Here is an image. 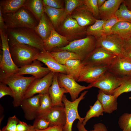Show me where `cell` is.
I'll return each mask as SVG.
<instances>
[{
  "instance_id": "1",
  "label": "cell",
  "mask_w": 131,
  "mask_h": 131,
  "mask_svg": "<svg viewBox=\"0 0 131 131\" xmlns=\"http://www.w3.org/2000/svg\"><path fill=\"white\" fill-rule=\"evenodd\" d=\"M36 79L33 76L25 77L16 74L7 75L0 71V82L8 85L12 90L14 107L20 106L28 87Z\"/></svg>"
},
{
  "instance_id": "2",
  "label": "cell",
  "mask_w": 131,
  "mask_h": 131,
  "mask_svg": "<svg viewBox=\"0 0 131 131\" xmlns=\"http://www.w3.org/2000/svg\"><path fill=\"white\" fill-rule=\"evenodd\" d=\"M6 32L9 45L20 43L32 46L40 51L44 49L43 41L33 29L27 27L8 29Z\"/></svg>"
},
{
  "instance_id": "3",
  "label": "cell",
  "mask_w": 131,
  "mask_h": 131,
  "mask_svg": "<svg viewBox=\"0 0 131 131\" xmlns=\"http://www.w3.org/2000/svg\"><path fill=\"white\" fill-rule=\"evenodd\" d=\"M2 16L6 30L27 27L35 30L38 23L32 15L23 7L15 13L2 14Z\"/></svg>"
},
{
  "instance_id": "4",
  "label": "cell",
  "mask_w": 131,
  "mask_h": 131,
  "mask_svg": "<svg viewBox=\"0 0 131 131\" xmlns=\"http://www.w3.org/2000/svg\"><path fill=\"white\" fill-rule=\"evenodd\" d=\"M9 47L13 60L19 68L31 64L40 52L33 47L20 43L10 45Z\"/></svg>"
},
{
  "instance_id": "5",
  "label": "cell",
  "mask_w": 131,
  "mask_h": 131,
  "mask_svg": "<svg viewBox=\"0 0 131 131\" xmlns=\"http://www.w3.org/2000/svg\"><path fill=\"white\" fill-rule=\"evenodd\" d=\"M96 39L94 37L87 35L83 38L70 42L66 46L55 49L52 51L67 50L72 52L79 55L82 61L96 48Z\"/></svg>"
},
{
  "instance_id": "6",
  "label": "cell",
  "mask_w": 131,
  "mask_h": 131,
  "mask_svg": "<svg viewBox=\"0 0 131 131\" xmlns=\"http://www.w3.org/2000/svg\"><path fill=\"white\" fill-rule=\"evenodd\" d=\"M87 27L80 26L69 15L60 23L56 30L70 42L85 37Z\"/></svg>"
},
{
  "instance_id": "7",
  "label": "cell",
  "mask_w": 131,
  "mask_h": 131,
  "mask_svg": "<svg viewBox=\"0 0 131 131\" xmlns=\"http://www.w3.org/2000/svg\"><path fill=\"white\" fill-rule=\"evenodd\" d=\"M0 35L2 50L0 55V71L7 75L16 74L19 68L14 64L11 57L6 31L0 30Z\"/></svg>"
},
{
  "instance_id": "8",
  "label": "cell",
  "mask_w": 131,
  "mask_h": 131,
  "mask_svg": "<svg viewBox=\"0 0 131 131\" xmlns=\"http://www.w3.org/2000/svg\"><path fill=\"white\" fill-rule=\"evenodd\" d=\"M87 91L82 93L80 96L73 101H70L67 98L64 94L62 97V102L64 104L66 113V122L64 126L63 131H72L73 124L76 119H78L82 123L84 118L81 117L78 112V108L80 101L84 98V96Z\"/></svg>"
},
{
  "instance_id": "9",
  "label": "cell",
  "mask_w": 131,
  "mask_h": 131,
  "mask_svg": "<svg viewBox=\"0 0 131 131\" xmlns=\"http://www.w3.org/2000/svg\"><path fill=\"white\" fill-rule=\"evenodd\" d=\"M124 43L123 39L117 35L112 34L97 38L96 47L103 49L118 56L125 57L126 51L123 48Z\"/></svg>"
},
{
  "instance_id": "10",
  "label": "cell",
  "mask_w": 131,
  "mask_h": 131,
  "mask_svg": "<svg viewBox=\"0 0 131 131\" xmlns=\"http://www.w3.org/2000/svg\"><path fill=\"white\" fill-rule=\"evenodd\" d=\"M118 56L117 55L103 49L96 47L82 61V62L84 66H110L115 62Z\"/></svg>"
},
{
  "instance_id": "11",
  "label": "cell",
  "mask_w": 131,
  "mask_h": 131,
  "mask_svg": "<svg viewBox=\"0 0 131 131\" xmlns=\"http://www.w3.org/2000/svg\"><path fill=\"white\" fill-rule=\"evenodd\" d=\"M124 77H116L107 71L99 79L90 84L88 86L91 88H97L106 94L113 95L114 91L121 85Z\"/></svg>"
},
{
  "instance_id": "12",
  "label": "cell",
  "mask_w": 131,
  "mask_h": 131,
  "mask_svg": "<svg viewBox=\"0 0 131 131\" xmlns=\"http://www.w3.org/2000/svg\"><path fill=\"white\" fill-rule=\"evenodd\" d=\"M55 73L50 71L42 78L36 79L31 83L27 90L23 99L32 97L34 94L48 93Z\"/></svg>"
},
{
  "instance_id": "13",
  "label": "cell",
  "mask_w": 131,
  "mask_h": 131,
  "mask_svg": "<svg viewBox=\"0 0 131 131\" xmlns=\"http://www.w3.org/2000/svg\"><path fill=\"white\" fill-rule=\"evenodd\" d=\"M57 80L60 87L65 89L69 93L72 101L78 98L81 91L91 88L80 85L71 77L64 74L58 73Z\"/></svg>"
},
{
  "instance_id": "14",
  "label": "cell",
  "mask_w": 131,
  "mask_h": 131,
  "mask_svg": "<svg viewBox=\"0 0 131 131\" xmlns=\"http://www.w3.org/2000/svg\"><path fill=\"white\" fill-rule=\"evenodd\" d=\"M110 66L101 65L92 66H84L80 73L78 82H85L90 83L95 81L109 69Z\"/></svg>"
},
{
  "instance_id": "15",
  "label": "cell",
  "mask_w": 131,
  "mask_h": 131,
  "mask_svg": "<svg viewBox=\"0 0 131 131\" xmlns=\"http://www.w3.org/2000/svg\"><path fill=\"white\" fill-rule=\"evenodd\" d=\"M108 71L118 77L131 76V61L125 57L118 56Z\"/></svg>"
},
{
  "instance_id": "16",
  "label": "cell",
  "mask_w": 131,
  "mask_h": 131,
  "mask_svg": "<svg viewBox=\"0 0 131 131\" xmlns=\"http://www.w3.org/2000/svg\"><path fill=\"white\" fill-rule=\"evenodd\" d=\"M41 95L38 94L22 101L20 106L24 112V117L27 120H33L37 116Z\"/></svg>"
},
{
  "instance_id": "17",
  "label": "cell",
  "mask_w": 131,
  "mask_h": 131,
  "mask_svg": "<svg viewBox=\"0 0 131 131\" xmlns=\"http://www.w3.org/2000/svg\"><path fill=\"white\" fill-rule=\"evenodd\" d=\"M69 16L83 27L93 25L97 19L83 4L76 8Z\"/></svg>"
},
{
  "instance_id": "18",
  "label": "cell",
  "mask_w": 131,
  "mask_h": 131,
  "mask_svg": "<svg viewBox=\"0 0 131 131\" xmlns=\"http://www.w3.org/2000/svg\"><path fill=\"white\" fill-rule=\"evenodd\" d=\"M40 61L35 60L31 64L19 68L18 72L16 74L20 75L30 74L36 79L41 78L50 72L48 67H43Z\"/></svg>"
},
{
  "instance_id": "19",
  "label": "cell",
  "mask_w": 131,
  "mask_h": 131,
  "mask_svg": "<svg viewBox=\"0 0 131 131\" xmlns=\"http://www.w3.org/2000/svg\"><path fill=\"white\" fill-rule=\"evenodd\" d=\"M49 122V126L59 125H64L66 122L65 106H54L47 113L41 116Z\"/></svg>"
},
{
  "instance_id": "20",
  "label": "cell",
  "mask_w": 131,
  "mask_h": 131,
  "mask_svg": "<svg viewBox=\"0 0 131 131\" xmlns=\"http://www.w3.org/2000/svg\"><path fill=\"white\" fill-rule=\"evenodd\" d=\"M37 59L45 64L50 71L66 74L65 65L59 63L49 52L44 49L40 52Z\"/></svg>"
},
{
  "instance_id": "21",
  "label": "cell",
  "mask_w": 131,
  "mask_h": 131,
  "mask_svg": "<svg viewBox=\"0 0 131 131\" xmlns=\"http://www.w3.org/2000/svg\"><path fill=\"white\" fill-rule=\"evenodd\" d=\"M58 73L55 74L52 84L50 87L48 93L51 100L53 106H64L62 98L65 93H68L64 88L59 85L57 80Z\"/></svg>"
},
{
  "instance_id": "22",
  "label": "cell",
  "mask_w": 131,
  "mask_h": 131,
  "mask_svg": "<svg viewBox=\"0 0 131 131\" xmlns=\"http://www.w3.org/2000/svg\"><path fill=\"white\" fill-rule=\"evenodd\" d=\"M43 42L44 50L50 52L55 49L66 46L70 42L66 37L59 34L53 28L49 36Z\"/></svg>"
},
{
  "instance_id": "23",
  "label": "cell",
  "mask_w": 131,
  "mask_h": 131,
  "mask_svg": "<svg viewBox=\"0 0 131 131\" xmlns=\"http://www.w3.org/2000/svg\"><path fill=\"white\" fill-rule=\"evenodd\" d=\"M124 0H106L103 5L99 8L100 19L107 20L115 16V14Z\"/></svg>"
},
{
  "instance_id": "24",
  "label": "cell",
  "mask_w": 131,
  "mask_h": 131,
  "mask_svg": "<svg viewBox=\"0 0 131 131\" xmlns=\"http://www.w3.org/2000/svg\"><path fill=\"white\" fill-rule=\"evenodd\" d=\"M97 97L102 106L104 113L110 114L117 109V98L113 95L106 94L99 90Z\"/></svg>"
},
{
  "instance_id": "25",
  "label": "cell",
  "mask_w": 131,
  "mask_h": 131,
  "mask_svg": "<svg viewBox=\"0 0 131 131\" xmlns=\"http://www.w3.org/2000/svg\"><path fill=\"white\" fill-rule=\"evenodd\" d=\"M53 28L51 22L44 12L35 30L44 41L49 36Z\"/></svg>"
},
{
  "instance_id": "26",
  "label": "cell",
  "mask_w": 131,
  "mask_h": 131,
  "mask_svg": "<svg viewBox=\"0 0 131 131\" xmlns=\"http://www.w3.org/2000/svg\"><path fill=\"white\" fill-rule=\"evenodd\" d=\"M23 7L27 9L39 22L44 12L41 0H25Z\"/></svg>"
},
{
  "instance_id": "27",
  "label": "cell",
  "mask_w": 131,
  "mask_h": 131,
  "mask_svg": "<svg viewBox=\"0 0 131 131\" xmlns=\"http://www.w3.org/2000/svg\"><path fill=\"white\" fill-rule=\"evenodd\" d=\"M25 0H2L0 1V10L2 14L15 13L23 7Z\"/></svg>"
},
{
  "instance_id": "28",
  "label": "cell",
  "mask_w": 131,
  "mask_h": 131,
  "mask_svg": "<svg viewBox=\"0 0 131 131\" xmlns=\"http://www.w3.org/2000/svg\"><path fill=\"white\" fill-rule=\"evenodd\" d=\"M66 74L77 81L84 66L80 59H73L67 61L65 65Z\"/></svg>"
},
{
  "instance_id": "29",
  "label": "cell",
  "mask_w": 131,
  "mask_h": 131,
  "mask_svg": "<svg viewBox=\"0 0 131 131\" xmlns=\"http://www.w3.org/2000/svg\"><path fill=\"white\" fill-rule=\"evenodd\" d=\"M44 5V12L48 16L56 30L60 24L65 8H56Z\"/></svg>"
},
{
  "instance_id": "30",
  "label": "cell",
  "mask_w": 131,
  "mask_h": 131,
  "mask_svg": "<svg viewBox=\"0 0 131 131\" xmlns=\"http://www.w3.org/2000/svg\"><path fill=\"white\" fill-rule=\"evenodd\" d=\"M49 52L59 63L62 65H65L66 62L69 60L77 59L82 61L79 55L70 51L62 50Z\"/></svg>"
},
{
  "instance_id": "31",
  "label": "cell",
  "mask_w": 131,
  "mask_h": 131,
  "mask_svg": "<svg viewBox=\"0 0 131 131\" xmlns=\"http://www.w3.org/2000/svg\"><path fill=\"white\" fill-rule=\"evenodd\" d=\"M112 34L117 35L124 39L131 35V23L124 21H119L112 28Z\"/></svg>"
},
{
  "instance_id": "32",
  "label": "cell",
  "mask_w": 131,
  "mask_h": 131,
  "mask_svg": "<svg viewBox=\"0 0 131 131\" xmlns=\"http://www.w3.org/2000/svg\"><path fill=\"white\" fill-rule=\"evenodd\" d=\"M106 20L97 19L93 25L88 26L86 30V35L94 36L96 39L105 35L103 26Z\"/></svg>"
},
{
  "instance_id": "33",
  "label": "cell",
  "mask_w": 131,
  "mask_h": 131,
  "mask_svg": "<svg viewBox=\"0 0 131 131\" xmlns=\"http://www.w3.org/2000/svg\"><path fill=\"white\" fill-rule=\"evenodd\" d=\"M104 110L102 106L97 99L93 106H90L89 110L86 113L82 124L84 126L90 119L93 117H99L103 115Z\"/></svg>"
},
{
  "instance_id": "34",
  "label": "cell",
  "mask_w": 131,
  "mask_h": 131,
  "mask_svg": "<svg viewBox=\"0 0 131 131\" xmlns=\"http://www.w3.org/2000/svg\"><path fill=\"white\" fill-rule=\"evenodd\" d=\"M53 106L48 93L41 94L40 98V105L37 112V116L45 114L52 108Z\"/></svg>"
},
{
  "instance_id": "35",
  "label": "cell",
  "mask_w": 131,
  "mask_h": 131,
  "mask_svg": "<svg viewBox=\"0 0 131 131\" xmlns=\"http://www.w3.org/2000/svg\"><path fill=\"white\" fill-rule=\"evenodd\" d=\"M64 1L65 8L60 20V23L68 16L70 15L76 8L83 4V0H66Z\"/></svg>"
},
{
  "instance_id": "36",
  "label": "cell",
  "mask_w": 131,
  "mask_h": 131,
  "mask_svg": "<svg viewBox=\"0 0 131 131\" xmlns=\"http://www.w3.org/2000/svg\"><path fill=\"white\" fill-rule=\"evenodd\" d=\"M130 92H131V76H125L121 85L114 91L113 95L117 98L122 94Z\"/></svg>"
},
{
  "instance_id": "37",
  "label": "cell",
  "mask_w": 131,
  "mask_h": 131,
  "mask_svg": "<svg viewBox=\"0 0 131 131\" xmlns=\"http://www.w3.org/2000/svg\"><path fill=\"white\" fill-rule=\"evenodd\" d=\"M115 16L119 21L131 23V11L129 10L123 2L116 12Z\"/></svg>"
},
{
  "instance_id": "38",
  "label": "cell",
  "mask_w": 131,
  "mask_h": 131,
  "mask_svg": "<svg viewBox=\"0 0 131 131\" xmlns=\"http://www.w3.org/2000/svg\"><path fill=\"white\" fill-rule=\"evenodd\" d=\"M118 124L122 131H131V113L122 114L119 118Z\"/></svg>"
},
{
  "instance_id": "39",
  "label": "cell",
  "mask_w": 131,
  "mask_h": 131,
  "mask_svg": "<svg viewBox=\"0 0 131 131\" xmlns=\"http://www.w3.org/2000/svg\"><path fill=\"white\" fill-rule=\"evenodd\" d=\"M83 4L97 19H100L99 7L97 0H83Z\"/></svg>"
},
{
  "instance_id": "40",
  "label": "cell",
  "mask_w": 131,
  "mask_h": 131,
  "mask_svg": "<svg viewBox=\"0 0 131 131\" xmlns=\"http://www.w3.org/2000/svg\"><path fill=\"white\" fill-rule=\"evenodd\" d=\"M50 123L41 116H37L35 119L33 126L35 131L45 129L49 127Z\"/></svg>"
},
{
  "instance_id": "41",
  "label": "cell",
  "mask_w": 131,
  "mask_h": 131,
  "mask_svg": "<svg viewBox=\"0 0 131 131\" xmlns=\"http://www.w3.org/2000/svg\"><path fill=\"white\" fill-rule=\"evenodd\" d=\"M119 21L115 16L106 20L103 26V32L104 35H108L112 34V27Z\"/></svg>"
},
{
  "instance_id": "42",
  "label": "cell",
  "mask_w": 131,
  "mask_h": 131,
  "mask_svg": "<svg viewBox=\"0 0 131 131\" xmlns=\"http://www.w3.org/2000/svg\"><path fill=\"white\" fill-rule=\"evenodd\" d=\"M76 126L78 131H108L106 126L103 123H101L95 124L93 127V129L90 131L87 130L82 123L79 121L77 124Z\"/></svg>"
},
{
  "instance_id": "43",
  "label": "cell",
  "mask_w": 131,
  "mask_h": 131,
  "mask_svg": "<svg viewBox=\"0 0 131 131\" xmlns=\"http://www.w3.org/2000/svg\"><path fill=\"white\" fill-rule=\"evenodd\" d=\"M20 121L15 115L8 118L6 125L2 129L3 131H16L17 124Z\"/></svg>"
},
{
  "instance_id": "44",
  "label": "cell",
  "mask_w": 131,
  "mask_h": 131,
  "mask_svg": "<svg viewBox=\"0 0 131 131\" xmlns=\"http://www.w3.org/2000/svg\"><path fill=\"white\" fill-rule=\"evenodd\" d=\"M44 4L49 7L56 8H64L63 6V0H43Z\"/></svg>"
},
{
  "instance_id": "45",
  "label": "cell",
  "mask_w": 131,
  "mask_h": 131,
  "mask_svg": "<svg viewBox=\"0 0 131 131\" xmlns=\"http://www.w3.org/2000/svg\"><path fill=\"white\" fill-rule=\"evenodd\" d=\"M9 95L13 97V92L10 88L5 83L0 82V98L4 96Z\"/></svg>"
},
{
  "instance_id": "46",
  "label": "cell",
  "mask_w": 131,
  "mask_h": 131,
  "mask_svg": "<svg viewBox=\"0 0 131 131\" xmlns=\"http://www.w3.org/2000/svg\"><path fill=\"white\" fill-rule=\"evenodd\" d=\"M31 126L27 124L25 122L20 121L16 126V131H26Z\"/></svg>"
},
{
  "instance_id": "47",
  "label": "cell",
  "mask_w": 131,
  "mask_h": 131,
  "mask_svg": "<svg viewBox=\"0 0 131 131\" xmlns=\"http://www.w3.org/2000/svg\"><path fill=\"white\" fill-rule=\"evenodd\" d=\"M64 126L62 125H59L49 126L45 129L36 131H63Z\"/></svg>"
},
{
  "instance_id": "48",
  "label": "cell",
  "mask_w": 131,
  "mask_h": 131,
  "mask_svg": "<svg viewBox=\"0 0 131 131\" xmlns=\"http://www.w3.org/2000/svg\"><path fill=\"white\" fill-rule=\"evenodd\" d=\"M123 48L125 51H131V35L124 39Z\"/></svg>"
},
{
  "instance_id": "49",
  "label": "cell",
  "mask_w": 131,
  "mask_h": 131,
  "mask_svg": "<svg viewBox=\"0 0 131 131\" xmlns=\"http://www.w3.org/2000/svg\"><path fill=\"white\" fill-rule=\"evenodd\" d=\"M0 30L5 31H6L7 30L3 17L2 14L0 10Z\"/></svg>"
},
{
  "instance_id": "50",
  "label": "cell",
  "mask_w": 131,
  "mask_h": 131,
  "mask_svg": "<svg viewBox=\"0 0 131 131\" xmlns=\"http://www.w3.org/2000/svg\"><path fill=\"white\" fill-rule=\"evenodd\" d=\"M123 2L128 8L131 11V0H124Z\"/></svg>"
},
{
  "instance_id": "51",
  "label": "cell",
  "mask_w": 131,
  "mask_h": 131,
  "mask_svg": "<svg viewBox=\"0 0 131 131\" xmlns=\"http://www.w3.org/2000/svg\"><path fill=\"white\" fill-rule=\"evenodd\" d=\"M126 51L125 57L131 61V51Z\"/></svg>"
},
{
  "instance_id": "52",
  "label": "cell",
  "mask_w": 131,
  "mask_h": 131,
  "mask_svg": "<svg viewBox=\"0 0 131 131\" xmlns=\"http://www.w3.org/2000/svg\"><path fill=\"white\" fill-rule=\"evenodd\" d=\"M106 1V0H97V5L99 8L102 6Z\"/></svg>"
},
{
  "instance_id": "53",
  "label": "cell",
  "mask_w": 131,
  "mask_h": 131,
  "mask_svg": "<svg viewBox=\"0 0 131 131\" xmlns=\"http://www.w3.org/2000/svg\"><path fill=\"white\" fill-rule=\"evenodd\" d=\"M26 131H36L34 129L33 125H31L29 129Z\"/></svg>"
},
{
  "instance_id": "54",
  "label": "cell",
  "mask_w": 131,
  "mask_h": 131,
  "mask_svg": "<svg viewBox=\"0 0 131 131\" xmlns=\"http://www.w3.org/2000/svg\"><path fill=\"white\" fill-rule=\"evenodd\" d=\"M129 98H130V99H131V97H130Z\"/></svg>"
},
{
  "instance_id": "55",
  "label": "cell",
  "mask_w": 131,
  "mask_h": 131,
  "mask_svg": "<svg viewBox=\"0 0 131 131\" xmlns=\"http://www.w3.org/2000/svg\"><path fill=\"white\" fill-rule=\"evenodd\" d=\"M0 131H3L2 130H0Z\"/></svg>"
}]
</instances>
